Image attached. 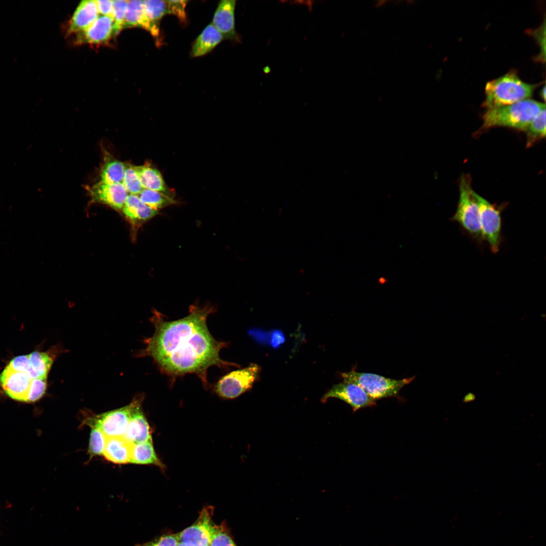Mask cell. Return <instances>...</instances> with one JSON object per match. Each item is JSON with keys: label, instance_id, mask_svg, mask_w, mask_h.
<instances>
[{"label": "cell", "instance_id": "cell-1", "mask_svg": "<svg viewBox=\"0 0 546 546\" xmlns=\"http://www.w3.org/2000/svg\"><path fill=\"white\" fill-rule=\"evenodd\" d=\"M214 312V307L210 305H192L187 316L169 321L154 310L150 322L154 332L144 339L145 347L136 356L151 357L160 372L173 382L177 377L193 374L207 388L209 368L238 367L220 357L221 350L226 347L228 343L216 340L208 329L207 319Z\"/></svg>", "mask_w": 546, "mask_h": 546}, {"label": "cell", "instance_id": "cell-2", "mask_svg": "<svg viewBox=\"0 0 546 546\" xmlns=\"http://www.w3.org/2000/svg\"><path fill=\"white\" fill-rule=\"evenodd\" d=\"M544 109L545 104L527 99L487 109L483 116L481 129L504 126L525 131L533 119Z\"/></svg>", "mask_w": 546, "mask_h": 546}, {"label": "cell", "instance_id": "cell-3", "mask_svg": "<svg viewBox=\"0 0 546 546\" xmlns=\"http://www.w3.org/2000/svg\"><path fill=\"white\" fill-rule=\"evenodd\" d=\"M537 86L523 81L514 71L509 72L486 83L482 106L487 110L527 99Z\"/></svg>", "mask_w": 546, "mask_h": 546}, {"label": "cell", "instance_id": "cell-4", "mask_svg": "<svg viewBox=\"0 0 546 546\" xmlns=\"http://www.w3.org/2000/svg\"><path fill=\"white\" fill-rule=\"evenodd\" d=\"M354 369L340 373L343 380L357 384L375 401L397 396L401 389L415 378L414 376L394 379L376 374L358 372Z\"/></svg>", "mask_w": 546, "mask_h": 546}, {"label": "cell", "instance_id": "cell-5", "mask_svg": "<svg viewBox=\"0 0 546 546\" xmlns=\"http://www.w3.org/2000/svg\"><path fill=\"white\" fill-rule=\"evenodd\" d=\"M470 184V178L467 175H462L460 181L458 207L452 219L471 236L479 239L481 237L479 209Z\"/></svg>", "mask_w": 546, "mask_h": 546}, {"label": "cell", "instance_id": "cell-6", "mask_svg": "<svg viewBox=\"0 0 546 546\" xmlns=\"http://www.w3.org/2000/svg\"><path fill=\"white\" fill-rule=\"evenodd\" d=\"M259 366L254 363L229 372L221 377L214 387L215 393L223 399H234L250 389L259 372Z\"/></svg>", "mask_w": 546, "mask_h": 546}, {"label": "cell", "instance_id": "cell-7", "mask_svg": "<svg viewBox=\"0 0 546 546\" xmlns=\"http://www.w3.org/2000/svg\"><path fill=\"white\" fill-rule=\"evenodd\" d=\"M473 195L479 209L481 237L489 245L493 253H497L501 242V211L473 190Z\"/></svg>", "mask_w": 546, "mask_h": 546}, {"label": "cell", "instance_id": "cell-8", "mask_svg": "<svg viewBox=\"0 0 546 546\" xmlns=\"http://www.w3.org/2000/svg\"><path fill=\"white\" fill-rule=\"evenodd\" d=\"M135 401L134 397L128 405L94 416L87 424L99 429L106 437L124 436Z\"/></svg>", "mask_w": 546, "mask_h": 546}, {"label": "cell", "instance_id": "cell-9", "mask_svg": "<svg viewBox=\"0 0 546 546\" xmlns=\"http://www.w3.org/2000/svg\"><path fill=\"white\" fill-rule=\"evenodd\" d=\"M214 508L204 507L195 522L177 534L178 541L187 546H208L210 544L213 522Z\"/></svg>", "mask_w": 546, "mask_h": 546}, {"label": "cell", "instance_id": "cell-10", "mask_svg": "<svg viewBox=\"0 0 546 546\" xmlns=\"http://www.w3.org/2000/svg\"><path fill=\"white\" fill-rule=\"evenodd\" d=\"M330 398H336L344 401L352 407L353 412L376 404V401L358 385L343 380L342 382L334 385L324 395L322 401L325 402Z\"/></svg>", "mask_w": 546, "mask_h": 546}, {"label": "cell", "instance_id": "cell-11", "mask_svg": "<svg viewBox=\"0 0 546 546\" xmlns=\"http://www.w3.org/2000/svg\"><path fill=\"white\" fill-rule=\"evenodd\" d=\"M136 401L131 412L129 421L124 437L132 443L152 440L151 429L142 409L144 396H135Z\"/></svg>", "mask_w": 546, "mask_h": 546}, {"label": "cell", "instance_id": "cell-12", "mask_svg": "<svg viewBox=\"0 0 546 546\" xmlns=\"http://www.w3.org/2000/svg\"><path fill=\"white\" fill-rule=\"evenodd\" d=\"M31 380L27 373L14 371L7 366L0 374V385L5 393L20 401H27Z\"/></svg>", "mask_w": 546, "mask_h": 546}, {"label": "cell", "instance_id": "cell-13", "mask_svg": "<svg viewBox=\"0 0 546 546\" xmlns=\"http://www.w3.org/2000/svg\"><path fill=\"white\" fill-rule=\"evenodd\" d=\"M90 194L95 201L108 205L116 210L123 208L128 196L122 183L108 184L101 181L90 188Z\"/></svg>", "mask_w": 546, "mask_h": 546}, {"label": "cell", "instance_id": "cell-14", "mask_svg": "<svg viewBox=\"0 0 546 546\" xmlns=\"http://www.w3.org/2000/svg\"><path fill=\"white\" fill-rule=\"evenodd\" d=\"M235 0L220 1L214 12L212 24L220 33L223 39L237 38L235 27Z\"/></svg>", "mask_w": 546, "mask_h": 546}, {"label": "cell", "instance_id": "cell-15", "mask_svg": "<svg viewBox=\"0 0 546 546\" xmlns=\"http://www.w3.org/2000/svg\"><path fill=\"white\" fill-rule=\"evenodd\" d=\"M113 37V20L109 16H101L84 31L77 33L78 43L100 44Z\"/></svg>", "mask_w": 546, "mask_h": 546}, {"label": "cell", "instance_id": "cell-16", "mask_svg": "<svg viewBox=\"0 0 546 546\" xmlns=\"http://www.w3.org/2000/svg\"><path fill=\"white\" fill-rule=\"evenodd\" d=\"M98 14L96 1H81L70 21L69 32L79 33L85 31L98 18Z\"/></svg>", "mask_w": 546, "mask_h": 546}, {"label": "cell", "instance_id": "cell-17", "mask_svg": "<svg viewBox=\"0 0 546 546\" xmlns=\"http://www.w3.org/2000/svg\"><path fill=\"white\" fill-rule=\"evenodd\" d=\"M63 351L61 346H56L47 352L34 351L30 353L31 369L28 375L31 379L47 378L54 360Z\"/></svg>", "mask_w": 546, "mask_h": 546}, {"label": "cell", "instance_id": "cell-18", "mask_svg": "<svg viewBox=\"0 0 546 546\" xmlns=\"http://www.w3.org/2000/svg\"><path fill=\"white\" fill-rule=\"evenodd\" d=\"M132 446V443L124 436L106 437L103 455L112 463L127 464L130 461Z\"/></svg>", "mask_w": 546, "mask_h": 546}, {"label": "cell", "instance_id": "cell-19", "mask_svg": "<svg viewBox=\"0 0 546 546\" xmlns=\"http://www.w3.org/2000/svg\"><path fill=\"white\" fill-rule=\"evenodd\" d=\"M133 224L140 226L158 214V211L144 204L138 195L129 194L122 208Z\"/></svg>", "mask_w": 546, "mask_h": 546}, {"label": "cell", "instance_id": "cell-20", "mask_svg": "<svg viewBox=\"0 0 546 546\" xmlns=\"http://www.w3.org/2000/svg\"><path fill=\"white\" fill-rule=\"evenodd\" d=\"M223 39L222 35L212 24H209L194 41L190 52L191 56L196 58L208 54Z\"/></svg>", "mask_w": 546, "mask_h": 546}, {"label": "cell", "instance_id": "cell-21", "mask_svg": "<svg viewBox=\"0 0 546 546\" xmlns=\"http://www.w3.org/2000/svg\"><path fill=\"white\" fill-rule=\"evenodd\" d=\"M135 27L146 30L154 38L159 37L146 16L143 1H127V7L123 28Z\"/></svg>", "mask_w": 546, "mask_h": 546}, {"label": "cell", "instance_id": "cell-22", "mask_svg": "<svg viewBox=\"0 0 546 546\" xmlns=\"http://www.w3.org/2000/svg\"><path fill=\"white\" fill-rule=\"evenodd\" d=\"M130 463L139 465H154L158 467L162 472H164L166 468L156 454L153 440L132 443Z\"/></svg>", "mask_w": 546, "mask_h": 546}, {"label": "cell", "instance_id": "cell-23", "mask_svg": "<svg viewBox=\"0 0 546 546\" xmlns=\"http://www.w3.org/2000/svg\"><path fill=\"white\" fill-rule=\"evenodd\" d=\"M134 168L143 189L167 194V187L158 169L147 164L134 166Z\"/></svg>", "mask_w": 546, "mask_h": 546}, {"label": "cell", "instance_id": "cell-24", "mask_svg": "<svg viewBox=\"0 0 546 546\" xmlns=\"http://www.w3.org/2000/svg\"><path fill=\"white\" fill-rule=\"evenodd\" d=\"M146 16L154 30L159 36L160 23L162 18L168 14L166 1H143Z\"/></svg>", "mask_w": 546, "mask_h": 546}, {"label": "cell", "instance_id": "cell-25", "mask_svg": "<svg viewBox=\"0 0 546 546\" xmlns=\"http://www.w3.org/2000/svg\"><path fill=\"white\" fill-rule=\"evenodd\" d=\"M125 168V164L120 161L107 160L101 169V181L108 184H122Z\"/></svg>", "mask_w": 546, "mask_h": 546}, {"label": "cell", "instance_id": "cell-26", "mask_svg": "<svg viewBox=\"0 0 546 546\" xmlns=\"http://www.w3.org/2000/svg\"><path fill=\"white\" fill-rule=\"evenodd\" d=\"M138 197L144 204L157 210L175 203L167 194L146 189H143Z\"/></svg>", "mask_w": 546, "mask_h": 546}, {"label": "cell", "instance_id": "cell-27", "mask_svg": "<svg viewBox=\"0 0 546 546\" xmlns=\"http://www.w3.org/2000/svg\"><path fill=\"white\" fill-rule=\"evenodd\" d=\"M526 146L530 147L545 136V109L541 111L531 121L526 129Z\"/></svg>", "mask_w": 546, "mask_h": 546}, {"label": "cell", "instance_id": "cell-28", "mask_svg": "<svg viewBox=\"0 0 546 546\" xmlns=\"http://www.w3.org/2000/svg\"><path fill=\"white\" fill-rule=\"evenodd\" d=\"M210 544V546H237L224 522L220 525L213 523L211 528Z\"/></svg>", "mask_w": 546, "mask_h": 546}, {"label": "cell", "instance_id": "cell-29", "mask_svg": "<svg viewBox=\"0 0 546 546\" xmlns=\"http://www.w3.org/2000/svg\"><path fill=\"white\" fill-rule=\"evenodd\" d=\"M122 184L130 194L139 195L143 190L134 166L125 165Z\"/></svg>", "mask_w": 546, "mask_h": 546}, {"label": "cell", "instance_id": "cell-30", "mask_svg": "<svg viewBox=\"0 0 546 546\" xmlns=\"http://www.w3.org/2000/svg\"><path fill=\"white\" fill-rule=\"evenodd\" d=\"M92 428L89 441L88 452L90 457L103 454L106 436L98 428Z\"/></svg>", "mask_w": 546, "mask_h": 546}, {"label": "cell", "instance_id": "cell-31", "mask_svg": "<svg viewBox=\"0 0 546 546\" xmlns=\"http://www.w3.org/2000/svg\"><path fill=\"white\" fill-rule=\"evenodd\" d=\"M127 1H113V36L123 28Z\"/></svg>", "mask_w": 546, "mask_h": 546}, {"label": "cell", "instance_id": "cell-32", "mask_svg": "<svg viewBox=\"0 0 546 546\" xmlns=\"http://www.w3.org/2000/svg\"><path fill=\"white\" fill-rule=\"evenodd\" d=\"M47 388V378H37L32 379L26 402H33L38 400L45 394Z\"/></svg>", "mask_w": 546, "mask_h": 546}, {"label": "cell", "instance_id": "cell-33", "mask_svg": "<svg viewBox=\"0 0 546 546\" xmlns=\"http://www.w3.org/2000/svg\"><path fill=\"white\" fill-rule=\"evenodd\" d=\"M188 1H166L169 14H173L184 24L187 21L186 8Z\"/></svg>", "mask_w": 546, "mask_h": 546}, {"label": "cell", "instance_id": "cell-34", "mask_svg": "<svg viewBox=\"0 0 546 546\" xmlns=\"http://www.w3.org/2000/svg\"><path fill=\"white\" fill-rule=\"evenodd\" d=\"M178 542L176 533L166 534L149 542L137 544L135 546H177Z\"/></svg>", "mask_w": 546, "mask_h": 546}, {"label": "cell", "instance_id": "cell-35", "mask_svg": "<svg viewBox=\"0 0 546 546\" xmlns=\"http://www.w3.org/2000/svg\"><path fill=\"white\" fill-rule=\"evenodd\" d=\"M7 367L14 371L28 374L31 369L29 354L14 357L9 362Z\"/></svg>", "mask_w": 546, "mask_h": 546}, {"label": "cell", "instance_id": "cell-36", "mask_svg": "<svg viewBox=\"0 0 546 546\" xmlns=\"http://www.w3.org/2000/svg\"><path fill=\"white\" fill-rule=\"evenodd\" d=\"M545 21H544L543 23L540 27L530 31V33L534 36L540 47L541 51L537 60L541 62H544L545 59Z\"/></svg>", "mask_w": 546, "mask_h": 546}, {"label": "cell", "instance_id": "cell-37", "mask_svg": "<svg viewBox=\"0 0 546 546\" xmlns=\"http://www.w3.org/2000/svg\"><path fill=\"white\" fill-rule=\"evenodd\" d=\"M99 13L103 16H113V1H96Z\"/></svg>", "mask_w": 546, "mask_h": 546}, {"label": "cell", "instance_id": "cell-38", "mask_svg": "<svg viewBox=\"0 0 546 546\" xmlns=\"http://www.w3.org/2000/svg\"><path fill=\"white\" fill-rule=\"evenodd\" d=\"M284 340L283 334L280 332H275L272 336L271 344L274 347H277L283 343Z\"/></svg>", "mask_w": 546, "mask_h": 546}, {"label": "cell", "instance_id": "cell-39", "mask_svg": "<svg viewBox=\"0 0 546 546\" xmlns=\"http://www.w3.org/2000/svg\"><path fill=\"white\" fill-rule=\"evenodd\" d=\"M475 399V395L472 393H469L466 394L463 399V401L465 402H468L473 401Z\"/></svg>", "mask_w": 546, "mask_h": 546}, {"label": "cell", "instance_id": "cell-40", "mask_svg": "<svg viewBox=\"0 0 546 546\" xmlns=\"http://www.w3.org/2000/svg\"><path fill=\"white\" fill-rule=\"evenodd\" d=\"M540 94L541 95V98H542L543 99V100H545V86H544L543 87L541 90V91L540 92Z\"/></svg>", "mask_w": 546, "mask_h": 546}, {"label": "cell", "instance_id": "cell-41", "mask_svg": "<svg viewBox=\"0 0 546 546\" xmlns=\"http://www.w3.org/2000/svg\"><path fill=\"white\" fill-rule=\"evenodd\" d=\"M386 280L384 278H381L379 279V281L381 284H384L386 282Z\"/></svg>", "mask_w": 546, "mask_h": 546}, {"label": "cell", "instance_id": "cell-42", "mask_svg": "<svg viewBox=\"0 0 546 546\" xmlns=\"http://www.w3.org/2000/svg\"><path fill=\"white\" fill-rule=\"evenodd\" d=\"M177 546H187V545H186V544H184L183 543H181V542H178V543H177Z\"/></svg>", "mask_w": 546, "mask_h": 546}, {"label": "cell", "instance_id": "cell-43", "mask_svg": "<svg viewBox=\"0 0 546 546\" xmlns=\"http://www.w3.org/2000/svg\"><path fill=\"white\" fill-rule=\"evenodd\" d=\"M208 546H210V544H209Z\"/></svg>", "mask_w": 546, "mask_h": 546}]
</instances>
